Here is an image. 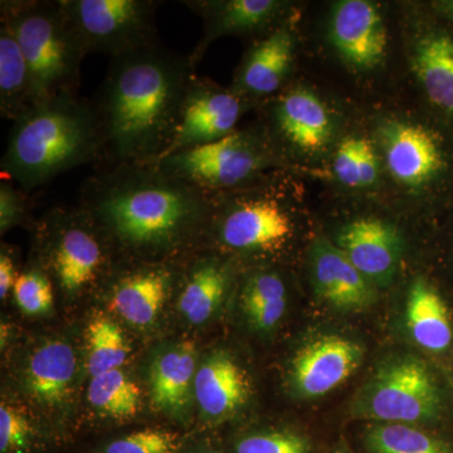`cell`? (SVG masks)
Segmentation results:
<instances>
[{
  "instance_id": "cell-1",
  "label": "cell",
  "mask_w": 453,
  "mask_h": 453,
  "mask_svg": "<svg viewBox=\"0 0 453 453\" xmlns=\"http://www.w3.org/2000/svg\"><path fill=\"white\" fill-rule=\"evenodd\" d=\"M196 71L189 55L173 52L159 41L112 57L91 100L104 142L98 166L157 162L177 130Z\"/></svg>"
},
{
  "instance_id": "cell-2",
  "label": "cell",
  "mask_w": 453,
  "mask_h": 453,
  "mask_svg": "<svg viewBox=\"0 0 453 453\" xmlns=\"http://www.w3.org/2000/svg\"><path fill=\"white\" fill-rule=\"evenodd\" d=\"M79 198L107 241L133 255H168L210 225L211 195L154 164L97 166Z\"/></svg>"
},
{
  "instance_id": "cell-3",
  "label": "cell",
  "mask_w": 453,
  "mask_h": 453,
  "mask_svg": "<svg viewBox=\"0 0 453 453\" xmlns=\"http://www.w3.org/2000/svg\"><path fill=\"white\" fill-rule=\"evenodd\" d=\"M103 135L91 100L62 94L35 104L13 121L0 169L26 193L86 164L100 165Z\"/></svg>"
},
{
  "instance_id": "cell-4",
  "label": "cell",
  "mask_w": 453,
  "mask_h": 453,
  "mask_svg": "<svg viewBox=\"0 0 453 453\" xmlns=\"http://www.w3.org/2000/svg\"><path fill=\"white\" fill-rule=\"evenodd\" d=\"M357 418L428 429L453 425V386L446 369L417 354H395L375 366L350 405Z\"/></svg>"
},
{
  "instance_id": "cell-5",
  "label": "cell",
  "mask_w": 453,
  "mask_h": 453,
  "mask_svg": "<svg viewBox=\"0 0 453 453\" xmlns=\"http://www.w3.org/2000/svg\"><path fill=\"white\" fill-rule=\"evenodd\" d=\"M0 19L11 27L25 55L35 104L79 94L88 53L58 0H2Z\"/></svg>"
},
{
  "instance_id": "cell-6",
  "label": "cell",
  "mask_w": 453,
  "mask_h": 453,
  "mask_svg": "<svg viewBox=\"0 0 453 453\" xmlns=\"http://www.w3.org/2000/svg\"><path fill=\"white\" fill-rule=\"evenodd\" d=\"M211 196L208 228L214 243L226 251L275 253L294 235L290 211L273 186L262 184V175L238 189Z\"/></svg>"
},
{
  "instance_id": "cell-7",
  "label": "cell",
  "mask_w": 453,
  "mask_h": 453,
  "mask_svg": "<svg viewBox=\"0 0 453 453\" xmlns=\"http://www.w3.org/2000/svg\"><path fill=\"white\" fill-rule=\"evenodd\" d=\"M277 163L261 130L237 129L226 138L178 151L153 164L208 195H219L252 183Z\"/></svg>"
},
{
  "instance_id": "cell-8",
  "label": "cell",
  "mask_w": 453,
  "mask_h": 453,
  "mask_svg": "<svg viewBox=\"0 0 453 453\" xmlns=\"http://www.w3.org/2000/svg\"><path fill=\"white\" fill-rule=\"evenodd\" d=\"M384 162L396 183L445 195L453 186V133L419 122L384 119L377 127Z\"/></svg>"
},
{
  "instance_id": "cell-9",
  "label": "cell",
  "mask_w": 453,
  "mask_h": 453,
  "mask_svg": "<svg viewBox=\"0 0 453 453\" xmlns=\"http://www.w3.org/2000/svg\"><path fill=\"white\" fill-rule=\"evenodd\" d=\"M44 271L65 294H77L98 281L109 264V241L88 214L56 208L44 219Z\"/></svg>"
},
{
  "instance_id": "cell-10",
  "label": "cell",
  "mask_w": 453,
  "mask_h": 453,
  "mask_svg": "<svg viewBox=\"0 0 453 453\" xmlns=\"http://www.w3.org/2000/svg\"><path fill=\"white\" fill-rule=\"evenodd\" d=\"M86 53L112 57L157 42L155 0H58Z\"/></svg>"
},
{
  "instance_id": "cell-11",
  "label": "cell",
  "mask_w": 453,
  "mask_h": 453,
  "mask_svg": "<svg viewBox=\"0 0 453 453\" xmlns=\"http://www.w3.org/2000/svg\"><path fill=\"white\" fill-rule=\"evenodd\" d=\"M253 105L256 103L231 88H222L196 73L184 95L177 130L160 159L226 138L237 130L241 118Z\"/></svg>"
},
{
  "instance_id": "cell-12",
  "label": "cell",
  "mask_w": 453,
  "mask_h": 453,
  "mask_svg": "<svg viewBox=\"0 0 453 453\" xmlns=\"http://www.w3.org/2000/svg\"><path fill=\"white\" fill-rule=\"evenodd\" d=\"M268 127L261 130L270 149L281 142L303 154L323 151L334 136V122L320 97L303 86L285 88L267 109Z\"/></svg>"
},
{
  "instance_id": "cell-13",
  "label": "cell",
  "mask_w": 453,
  "mask_h": 453,
  "mask_svg": "<svg viewBox=\"0 0 453 453\" xmlns=\"http://www.w3.org/2000/svg\"><path fill=\"white\" fill-rule=\"evenodd\" d=\"M365 347L357 340L326 334L305 342L291 360V389L299 398H321L345 383L362 365Z\"/></svg>"
},
{
  "instance_id": "cell-14",
  "label": "cell",
  "mask_w": 453,
  "mask_h": 453,
  "mask_svg": "<svg viewBox=\"0 0 453 453\" xmlns=\"http://www.w3.org/2000/svg\"><path fill=\"white\" fill-rule=\"evenodd\" d=\"M181 4L201 18L203 35L189 53L195 67L214 41L225 35L264 37L281 26L288 4L280 0H181Z\"/></svg>"
},
{
  "instance_id": "cell-15",
  "label": "cell",
  "mask_w": 453,
  "mask_h": 453,
  "mask_svg": "<svg viewBox=\"0 0 453 453\" xmlns=\"http://www.w3.org/2000/svg\"><path fill=\"white\" fill-rule=\"evenodd\" d=\"M411 67L429 109L453 133V28L437 17L414 35Z\"/></svg>"
},
{
  "instance_id": "cell-16",
  "label": "cell",
  "mask_w": 453,
  "mask_h": 453,
  "mask_svg": "<svg viewBox=\"0 0 453 453\" xmlns=\"http://www.w3.org/2000/svg\"><path fill=\"white\" fill-rule=\"evenodd\" d=\"M333 242L377 288L395 282L404 255L398 226L381 219L363 217L340 226Z\"/></svg>"
},
{
  "instance_id": "cell-17",
  "label": "cell",
  "mask_w": 453,
  "mask_h": 453,
  "mask_svg": "<svg viewBox=\"0 0 453 453\" xmlns=\"http://www.w3.org/2000/svg\"><path fill=\"white\" fill-rule=\"evenodd\" d=\"M330 43L351 70L366 73L383 64L388 31L380 9L368 0H340L332 9Z\"/></svg>"
},
{
  "instance_id": "cell-18",
  "label": "cell",
  "mask_w": 453,
  "mask_h": 453,
  "mask_svg": "<svg viewBox=\"0 0 453 453\" xmlns=\"http://www.w3.org/2000/svg\"><path fill=\"white\" fill-rule=\"evenodd\" d=\"M310 276L318 299L336 311H365L378 299V288L324 235L310 247Z\"/></svg>"
},
{
  "instance_id": "cell-19",
  "label": "cell",
  "mask_w": 453,
  "mask_h": 453,
  "mask_svg": "<svg viewBox=\"0 0 453 453\" xmlns=\"http://www.w3.org/2000/svg\"><path fill=\"white\" fill-rule=\"evenodd\" d=\"M296 53V38L291 27L283 22L253 42L238 65L232 91L258 104L283 91L292 73Z\"/></svg>"
},
{
  "instance_id": "cell-20",
  "label": "cell",
  "mask_w": 453,
  "mask_h": 453,
  "mask_svg": "<svg viewBox=\"0 0 453 453\" xmlns=\"http://www.w3.org/2000/svg\"><path fill=\"white\" fill-rule=\"evenodd\" d=\"M405 329L417 348L453 365V303L443 286L428 276L414 277L404 303Z\"/></svg>"
},
{
  "instance_id": "cell-21",
  "label": "cell",
  "mask_w": 453,
  "mask_h": 453,
  "mask_svg": "<svg viewBox=\"0 0 453 453\" xmlns=\"http://www.w3.org/2000/svg\"><path fill=\"white\" fill-rule=\"evenodd\" d=\"M174 277L164 262L125 271L111 283L109 308L134 326H149L168 300Z\"/></svg>"
},
{
  "instance_id": "cell-22",
  "label": "cell",
  "mask_w": 453,
  "mask_h": 453,
  "mask_svg": "<svg viewBox=\"0 0 453 453\" xmlns=\"http://www.w3.org/2000/svg\"><path fill=\"white\" fill-rule=\"evenodd\" d=\"M195 392L203 413L219 421L249 401L251 384L246 372L228 354L216 353L196 372Z\"/></svg>"
},
{
  "instance_id": "cell-23",
  "label": "cell",
  "mask_w": 453,
  "mask_h": 453,
  "mask_svg": "<svg viewBox=\"0 0 453 453\" xmlns=\"http://www.w3.org/2000/svg\"><path fill=\"white\" fill-rule=\"evenodd\" d=\"M231 262L217 256H203L190 265L184 275L179 309L192 324L210 320L225 300L232 282Z\"/></svg>"
},
{
  "instance_id": "cell-24",
  "label": "cell",
  "mask_w": 453,
  "mask_h": 453,
  "mask_svg": "<svg viewBox=\"0 0 453 453\" xmlns=\"http://www.w3.org/2000/svg\"><path fill=\"white\" fill-rule=\"evenodd\" d=\"M77 359L70 344L47 342L33 351L27 366V388L44 404L65 402L73 388Z\"/></svg>"
},
{
  "instance_id": "cell-25",
  "label": "cell",
  "mask_w": 453,
  "mask_h": 453,
  "mask_svg": "<svg viewBox=\"0 0 453 453\" xmlns=\"http://www.w3.org/2000/svg\"><path fill=\"white\" fill-rule=\"evenodd\" d=\"M195 380V344L180 342L154 360L150 369L151 401L157 408L177 412L189 401Z\"/></svg>"
},
{
  "instance_id": "cell-26",
  "label": "cell",
  "mask_w": 453,
  "mask_h": 453,
  "mask_svg": "<svg viewBox=\"0 0 453 453\" xmlns=\"http://www.w3.org/2000/svg\"><path fill=\"white\" fill-rule=\"evenodd\" d=\"M35 105L31 73L16 35L0 19V115L13 122Z\"/></svg>"
},
{
  "instance_id": "cell-27",
  "label": "cell",
  "mask_w": 453,
  "mask_h": 453,
  "mask_svg": "<svg viewBox=\"0 0 453 453\" xmlns=\"http://www.w3.org/2000/svg\"><path fill=\"white\" fill-rule=\"evenodd\" d=\"M241 306L255 329L273 330L288 308V288L282 276L270 270L251 273L243 283Z\"/></svg>"
},
{
  "instance_id": "cell-28",
  "label": "cell",
  "mask_w": 453,
  "mask_h": 453,
  "mask_svg": "<svg viewBox=\"0 0 453 453\" xmlns=\"http://www.w3.org/2000/svg\"><path fill=\"white\" fill-rule=\"evenodd\" d=\"M369 453H453V442L434 429L401 423H374L365 434Z\"/></svg>"
},
{
  "instance_id": "cell-29",
  "label": "cell",
  "mask_w": 453,
  "mask_h": 453,
  "mask_svg": "<svg viewBox=\"0 0 453 453\" xmlns=\"http://www.w3.org/2000/svg\"><path fill=\"white\" fill-rule=\"evenodd\" d=\"M88 401L98 412L113 418H129L139 412L142 392L120 369L92 377Z\"/></svg>"
},
{
  "instance_id": "cell-30",
  "label": "cell",
  "mask_w": 453,
  "mask_h": 453,
  "mask_svg": "<svg viewBox=\"0 0 453 453\" xmlns=\"http://www.w3.org/2000/svg\"><path fill=\"white\" fill-rule=\"evenodd\" d=\"M380 159L368 139L349 136L340 142L334 155L333 170L342 186L365 189L380 178Z\"/></svg>"
},
{
  "instance_id": "cell-31",
  "label": "cell",
  "mask_w": 453,
  "mask_h": 453,
  "mask_svg": "<svg viewBox=\"0 0 453 453\" xmlns=\"http://www.w3.org/2000/svg\"><path fill=\"white\" fill-rule=\"evenodd\" d=\"M88 372L92 377L119 369L129 357L127 336L118 324L97 316L88 324Z\"/></svg>"
},
{
  "instance_id": "cell-32",
  "label": "cell",
  "mask_w": 453,
  "mask_h": 453,
  "mask_svg": "<svg viewBox=\"0 0 453 453\" xmlns=\"http://www.w3.org/2000/svg\"><path fill=\"white\" fill-rule=\"evenodd\" d=\"M13 295L17 305L25 314H46L53 306V283L41 267L20 273Z\"/></svg>"
},
{
  "instance_id": "cell-33",
  "label": "cell",
  "mask_w": 453,
  "mask_h": 453,
  "mask_svg": "<svg viewBox=\"0 0 453 453\" xmlns=\"http://www.w3.org/2000/svg\"><path fill=\"white\" fill-rule=\"evenodd\" d=\"M237 453H310L306 438L290 432H270L243 438Z\"/></svg>"
},
{
  "instance_id": "cell-34",
  "label": "cell",
  "mask_w": 453,
  "mask_h": 453,
  "mask_svg": "<svg viewBox=\"0 0 453 453\" xmlns=\"http://www.w3.org/2000/svg\"><path fill=\"white\" fill-rule=\"evenodd\" d=\"M175 437L168 432L145 429L115 441L106 453H174Z\"/></svg>"
},
{
  "instance_id": "cell-35",
  "label": "cell",
  "mask_w": 453,
  "mask_h": 453,
  "mask_svg": "<svg viewBox=\"0 0 453 453\" xmlns=\"http://www.w3.org/2000/svg\"><path fill=\"white\" fill-rule=\"evenodd\" d=\"M28 213V196L13 181L2 178L0 183V229L2 234L20 225Z\"/></svg>"
},
{
  "instance_id": "cell-36",
  "label": "cell",
  "mask_w": 453,
  "mask_h": 453,
  "mask_svg": "<svg viewBox=\"0 0 453 453\" xmlns=\"http://www.w3.org/2000/svg\"><path fill=\"white\" fill-rule=\"evenodd\" d=\"M29 426L25 417L3 402L0 405V451L13 453L26 446Z\"/></svg>"
},
{
  "instance_id": "cell-37",
  "label": "cell",
  "mask_w": 453,
  "mask_h": 453,
  "mask_svg": "<svg viewBox=\"0 0 453 453\" xmlns=\"http://www.w3.org/2000/svg\"><path fill=\"white\" fill-rule=\"evenodd\" d=\"M19 275L12 255L3 251L0 255V297L2 300L7 299L8 295L13 292L14 285H16Z\"/></svg>"
},
{
  "instance_id": "cell-38",
  "label": "cell",
  "mask_w": 453,
  "mask_h": 453,
  "mask_svg": "<svg viewBox=\"0 0 453 453\" xmlns=\"http://www.w3.org/2000/svg\"><path fill=\"white\" fill-rule=\"evenodd\" d=\"M429 7L434 17L453 28V0H437L432 2Z\"/></svg>"
},
{
  "instance_id": "cell-39",
  "label": "cell",
  "mask_w": 453,
  "mask_h": 453,
  "mask_svg": "<svg viewBox=\"0 0 453 453\" xmlns=\"http://www.w3.org/2000/svg\"><path fill=\"white\" fill-rule=\"evenodd\" d=\"M451 222H449V234H447L446 243V261L447 268H449V275H451L453 283V214Z\"/></svg>"
},
{
  "instance_id": "cell-40",
  "label": "cell",
  "mask_w": 453,
  "mask_h": 453,
  "mask_svg": "<svg viewBox=\"0 0 453 453\" xmlns=\"http://www.w3.org/2000/svg\"><path fill=\"white\" fill-rule=\"evenodd\" d=\"M449 378H451L452 386H453V365L451 366V369H449Z\"/></svg>"
},
{
  "instance_id": "cell-41",
  "label": "cell",
  "mask_w": 453,
  "mask_h": 453,
  "mask_svg": "<svg viewBox=\"0 0 453 453\" xmlns=\"http://www.w3.org/2000/svg\"><path fill=\"white\" fill-rule=\"evenodd\" d=\"M334 453H348V452H345V451H335Z\"/></svg>"
}]
</instances>
